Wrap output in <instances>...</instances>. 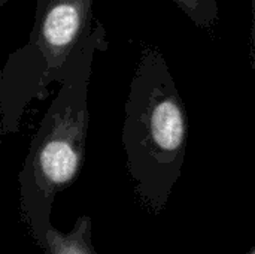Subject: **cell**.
<instances>
[{
  "instance_id": "2",
  "label": "cell",
  "mask_w": 255,
  "mask_h": 254,
  "mask_svg": "<svg viewBox=\"0 0 255 254\" xmlns=\"http://www.w3.org/2000/svg\"><path fill=\"white\" fill-rule=\"evenodd\" d=\"M123 144L133 174L155 187L172 183L188 141V115L169 64L158 48L145 46L126 102Z\"/></svg>"
},
{
  "instance_id": "1",
  "label": "cell",
  "mask_w": 255,
  "mask_h": 254,
  "mask_svg": "<svg viewBox=\"0 0 255 254\" xmlns=\"http://www.w3.org/2000/svg\"><path fill=\"white\" fill-rule=\"evenodd\" d=\"M94 0H37L24 46L10 52L0 75V132L16 133L31 100L63 82L88 40Z\"/></svg>"
},
{
  "instance_id": "4",
  "label": "cell",
  "mask_w": 255,
  "mask_h": 254,
  "mask_svg": "<svg viewBox=\"0 0 255 254\" xmlns=\"http://www.w3.org/2000/svg\"><path fill=\"white\" fill-rule=\"evenodd\" d=\"M173 1L200 28H209L218 19V0H173Z\"/></svg>"
},
{
  "instance_id": "5",
  "label": "cell",
  "mask_w": 255,
  "mask_h": 254,
  "mask_svg": "<svg viewBox=\"0 0 255 254\" xmlns=\"http://www.w3.org/2000/svg\"><path fill=\"white\" fill-rule=\"evenodd\" d=\"M251 64L255 72V0H251Z\"/></svg>"
},
{
  "instance_id": "3",
  "label": "cell",
  "mask_w": 255,
  "mask_h": 254,
  "mask_svg": "<svg viewBox=\"0 0 255 254\" xmlns=\"http://www.w3.org/2000/svg\"><path fill=\"white\" fill-rule=\"evenodd\" d=\"M108 45V33L97 21L33 136L24 177L37 190L49 192L69 184L82 165L90 124L88 84L93 61L96 52L106 51Z\"/></svg>"
}]
</instances>
